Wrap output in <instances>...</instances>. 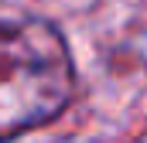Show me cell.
<instances>
[{"label":"cell","instance_id":"6da1fadb","mask_svg":"<svg viewBox=\"0 0 147 143\" xmlns=\"http://www.w3.org/2000/svg\"><path fill=\"white\" fill-rule=\"evenodd\" d=\"M75 96V61L48 21H0V143L62 116Z\"/></svg>","mask_w":147,"mask_h":143}]
</instances>
